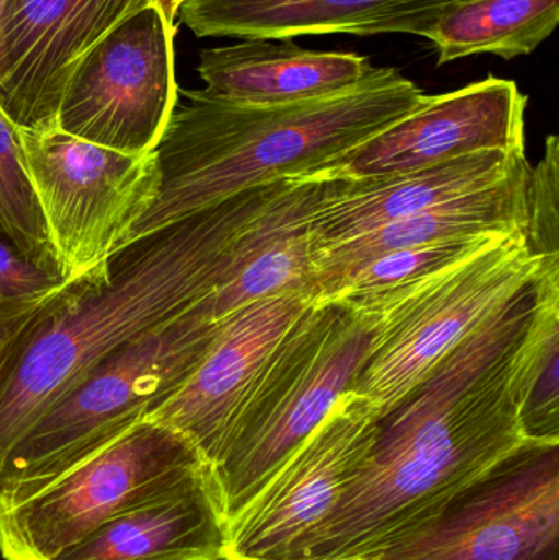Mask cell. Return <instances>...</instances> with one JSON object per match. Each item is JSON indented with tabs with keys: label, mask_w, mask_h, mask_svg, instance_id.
Instances as JSON below:
<instances>
[{
	"label": "cell",
	"mask_w": 559,
	"mask_h": 560,
	"mask_svg": "<svg viewBox=\"0 0 559 560\" xmlns=\"http://www.w3.org/2000/svg\"><path fill=\"white\" fill-rule=\"evenodd\" d=\"M377 408L348 392L229 528L230 558L305 559L308 542L370 451Z\"/></svg>",
	"instance_id": "11"
},
{
	"label": "cell",
	"mask_w": 559,
	"mask_h": 560,
	"mask_svg": "<svg viewBox=\"0 0 559 560\" xmlns=\"http://www.w3.org/2000/svg\"><path fill=\"white\" fill-rule=\"evenodd\" d=\"M19 135L62 280L102 271L158 199L156 151L121 153L72 137L58 124L19 128Z\"/></svg>",
	"instance_id": "7"
},
{
	"label": "cell",
	"mask_w": 559,
	"mask_h": 560,
	"mask_svg": "<svg viewBox=\"0 0 559 560\" xmlns=\"http://www.w3.org/2000/svg\"><path fill=\"white\" fill-rule=\"evenodd\" d=\"M7 0H0V12H2L3 5H5Z\"/></svg>",
	"instance_id": "30"
},
{
	"label": "cell",
	"mask_w": 559,
	"mask_h": 560,
	"mask_svg": "<svg viewBox=\"0 0 559 560\" xmlns=\"http://www.w3.org/2000/svg\"><path fill=\"white\" fill-rule=\"evenodd\" d=\"M48 303L0 302V371L9 358L13 342Z\"/></svg>",
	"instance_id": "26"
},
{
	"label": "cell",
	"mask_w": 559,
	"mask_h": 560,
	"mask_svg": "<svg viewBox=\"0 0 559 560\" xmlns=\"http://www.w3.org/2000/svg\"><path fill=\"white\" fill-rule=\"evenodd\" d=\"M0 238L59 276L58 258L23 161L19 127L0 108Z\"/></svg>",
	"instance_id": "22"
},
{
	"label": "cell",
	"mask_w": 559,
	"mask_h": 560,
	"mask_svg": "<svg viewBox=\"0 0 559 560\" xmlns=\"http://www.w3.org/2000/svg\"><path fill=\"white\" fill-rule=\"evenodd\" d=\"M521 420L528 443L559 444V335L548 342Z\"/></svg>",
	"instance_id": "24"
},
{
	"label": "cell",
	"mask_w": 559,
	"mask_h": 560,
	"mask_svg": "<svg viewBox=\"0 0 559 560\" xmlns=\"http://www.w3.org/2000/svg\"><path fill=\"white\" fill-rule=\"evenodd\" d=\"M368 560H559V444L525 443Z\"/></svg>",
	"instance_id": "9"
},
{
	"label": "cell",
	"mask_w": 559,
	"mask_h": 560,
	"mask_svg": "<svg viewBox=\"0 0 559 560\" xmlns=\"http://www.w3.org/2000/svg\"><path fill=\"white\" fill-rule=\"evenodd\" d=\"M377 329L345 303L314 302L284 336L210 466L229 528L351 392Z\"/></svg>",
	"instance_id": "4"
},
{
	"label": "cell",
	"mask_w": 559,
	"mask_h": 560,
	"mask_svg": "<svg viewBox=\"0 0 559 560\" xmlns=\"http://www.w3.org/2000/svg\"><path fill=\"white\" fill-rule=\"evenodd\" d=\"M217 326L186 312L102 361L0 460V510L32 499L143 421L194 371Z\"/></svg>",
	"instance_id": "5"
},
{
	"label": "cell",
	"mask_w": 559,
	"mask_h": 560,
	"mask_svg": "<svg viewBox=\"0 0 559 560\" xmlns=\"http://www.w3.org/2000/svg\"><path fill=\"white\" fill-rule=\"evenodd\" d=\"M0 238V302L48 303L68 287Z\"/></svg>",
	"instance_id": "25"
},
{
	"label": "cell",
	"mask_w": 559,
	"mask_h": 560,
	"mask_svg": "<svg viewBox=\"0 0 559 560\" xmlns=\"http://www.w3.org/2000/svg\"><path fill=\"white\" fill-rule=\"evenodd\" d=\"M528 248L545 261H559V140L550 135L545 154L528 170Z\"/></svg>",
	"instance_id": "23"
},
{
	"label": "cell",
	"mask_w": 559,
	"mask_h": 560,
	"mask_svg": "<svg viewBox=\"0 0 559 560\" xmlns=\"http://www.w3.org/2000/svg\"><path fill=\"white\" fill-rule=\"evenodd\" d=\"M374 69L366 56L312 51L292 38H246L236 45L202 49L197 66L210 94L258 105L337 94L360 84Z\"/></svg>",
	"instance_id": "18"
},
{
	"label": "cell",
	"mask_w": 559,
	"mask_h": 560,
	"mask_svg": "<svg viewBox=\"0 0 559 560\" xmlns=\"http://www.w3.org/2000/svg\"><path fill=\"white\" fill-rule=\"evenodd\" d=\"M456 0H189L180 23L194 35L295 38L348 33H423Z\"/></svg>",
	"instance_id": "16"
},
{
	"label": "cell",
	"mask_w": 559,
	"mask_h": 560,
	"mask_svg": "<svg viewBox=\"0 0 559 560\" xmlns=\"http://www.w3.org/2000/svg\"><path fill=\"white\" fill-rule=\"evenodd\" d=\"M559 22V0H456L423 33L439 65L475 55H532Z\"/></svg>",
	"instance_id": "20"
},
{
	"label": "cell",
	"mask_w": 559,
	"mask_h": 560,
	"mask_svg": "<svg viewBox=\"0 0 559 560\" xmlns=\"http://www.w3.org/2000/svg\"><path fill=\"white\" fill-rule=\"evenodd\" d=\"M154 7L127 16L75 68L56 124L121 153L156 150L177 105L174 35Z\"/></svg>",
	"instance_id": "10"
},
{
	"label": "cell",
	"mask_w": 559,
	"mask_h": 560,
	"mask_svg": "<svg viewBox=\"0 0 559 560\" xmlns=\"http://www.w3.org/2000/svg\"><path fill=\"white\" fill-rule=\"evenodd\" d=\"M186 2H189V0H148V3L161 13L164 22H166L171 28H177L176 19L177 15H179L180 7Z\"/></svg>",
	"instance_id": "27"
},
{
	"label": "cell",
	"mask_w": 559,
	"mask_h": 560,
	"mask_svg": "<svg viewBox=\"0 0 559 560\" xmlns=\"http://www.w3.org/2000/svg\"><path fill=\"white\" fill-rule=\"evenodd\" d=\"M207 466L186 436L140 421L32 499L0 510V556L53 560L115 516L170 492Z\"/></svg>",
	"instance_id": "8"
},
{
	"label": "cell",
	"mask_w": 559,
	"mask_h": 560,
	"mask_svg": "<svg viewBox=\"0 0 559 560\" xmlns=\"http://www.w3.org/2000/svg\"><path fill=\"white\" fill-rule=\"evenodd\" d=\"M289 179L243 190L120 249L51 300L0 371V460L102 361L222 285L243 236Z\"/></svg>",
	"instance_id": "2"
},
{
	"label": "cell",
	"mask_w": 559,
	"mask_h": 560,
	"mask_svg": "<svg viewBox=\"0 0 559 560\" xmlns=\"http://www.w3.org/2000/svg\"><path fill=\"white\" fill-rule=\"evenodd\" d=\"M544 265L525 232L505 233L404 289L341 302L380 325L351 392L368 398L380 420L386 417L463 339L537 280Z\"/></svg>",
	"instance_id": "6"
},
{
	"label": "cell",
	"mask_w": 559,
	"mask_h": 560,
	"mask_svg": "<svg viewBox=\"0 0 559 560\" xmlns=\"http://www.w3.org/2000/svg\"><path fill=\"white\" fill-rule=\"evenodd\" d=\"M156 147L161 186L121 249L253 187L330 173L354 148L416 110L427 94L397 69L292 104H243L184 91Z\"/></svg>",
	"instance_id": "3"
},
{
	"label": "cell",
	"mask_w": 559,
	"mask_h": 560,
	"mask_svg": "<svg viewBox=\"0 0 559 560\" xmlns=\"http://www.w3.org/2000/svg\"><path fill=\"white\" fill-rule=\"evenodd\" d=\"M230 558V556H229ZM232 560H265V559H242V558H230ZM292 560H368L364 558H354V559H312V558H305V559H292Z\"/></svg>",
	"instance_id": "28"
},
{
	"label": "cell",
	"mask_w": 559,
	"mask_h": 560,
	"mask_svg": "<svg viewBox=\"0 0 559 560\" xmlns=\"http://www.w3.org/2000/svg\"><path fill=\"white\" fill-rule=\"evenodd\" d=\"M207 560H232V559H230L229 556H226L225 552H223V555L217 556V558L207 559Z\"/></svg>",
	"instance_id": "29"
},
{
	"label": "cell",
	"mask_w": 559,
	"mask_h": 560,
	"mask_svg": "<svg viewBox=\"0 0 559 560\" xmlns=\"http://www.w3.org/2000/svg\"><path fill=\"white\" fill-rule=\"evenodd\" d=\"M226 542L229 525L207 466L53 560H207L223 555Z\"/></svg>",
	"instance_id": "17"
},
{
	"label": "cell",
	"mask_w": 559,
	"mask_h": 560,
	"mask_svg": "<svg viewBox=\"0 0 559 560\" xmlns=\"http://www.w3.org/2000/svg\"><path fill=\"white\" fill-rule=\"evenodd\" d=\"M314 302L288 293L235 310L219 323L186 381L144 420L186 436L212 466L276 349Z\"/></svg>",
	"instance_id": "13"
},
{
	"label": "cell",
	"mask_w": 559,
	"mask_h": 560,
	"mask_svg": "<svg viewBox=\"0 0 559 560\" xmlns=\"http://www.w3.org/2000/svg\"><path fill=\"white\" fill-rule=\"evenodd\" d=\"M528 170L527 161L501 183L446 200L354 238L322 246L315 255L317 296L345 272L394 249L446 240L527 232Z\"/></svg>",
	"instance_id": "19"
},
{
	"label": "cell",
	"mask_w": 559,
	"mask_h": 560,
	"mask_svg": "<svg viewBox=\"0 0 559 560\" xmlns=\"http://www.w3.org/2000/svg\"><path fill=\"white\" fill-rule=\"evenodd\" d=\"M527 163L525 153L481 151L389 176L325 177L311 219L317 249L485 189Z\"/></svg>",
	"instance_id": "15"
},
{
	"label": "cell",
	"mask_w": 559,
	"mask_h": 560,
	"mask_svg": "<svg viewBox=\"0 0 559 560\" xmlns=\"http://www.w3.org/2000/svg\"><path fill=\"white\" fill-rule=\"evenodd\" d=\"M557 335L559 278L541 271L381 418L305 558H366L528 443L522 407Z\"/></svg>",
	"instance_id": "1"
},
{
	"label": "cell",
	"mask_w": 559,
	"mask_h": 560,
	"mask_svg": "<svg viewBox=\"0 0 559 560\" xmlns=\"http://www.w3.org/2000/svg\"><path fill=\"white\" fill-rule=\"evenodd\" d=\"M498 236L446 240L374 256L331 282L315 302H358L386 295L468 258Z\"/></svg>",
	"instance_id": "21"
},
{
	"label": "cell",
	"mask_w": 559,
	"mask_h": 560,
	"mask_svg": "<svg viewBox=\"0 0 559 560\" xmlns=\"http://www.w3.org/2000/svg\"><path fill=\"white\" fill-rule=\"evenodd\" d=\"M148 0H7L0 12V108L19 128L56 124L75 68Z\"/></svg>",
	"instance_id": "12"
},
{
	"label": "cell",
	"mask_w": 559,
	"mask_h": 560,
	"mask_svg": "<svg viewBox=\"0 0 559 560\" xmlns=\"http://www.w3.org/2000/svg\"><path fill=\"white\" fill-rule=\"evenodd\" d=\"M528 97L509 79L489 78L426 101L354 148L327 176L409 173L481 151L525 153Z\"/></svg>",
	"instance_id": "14"
}]
</instances>
